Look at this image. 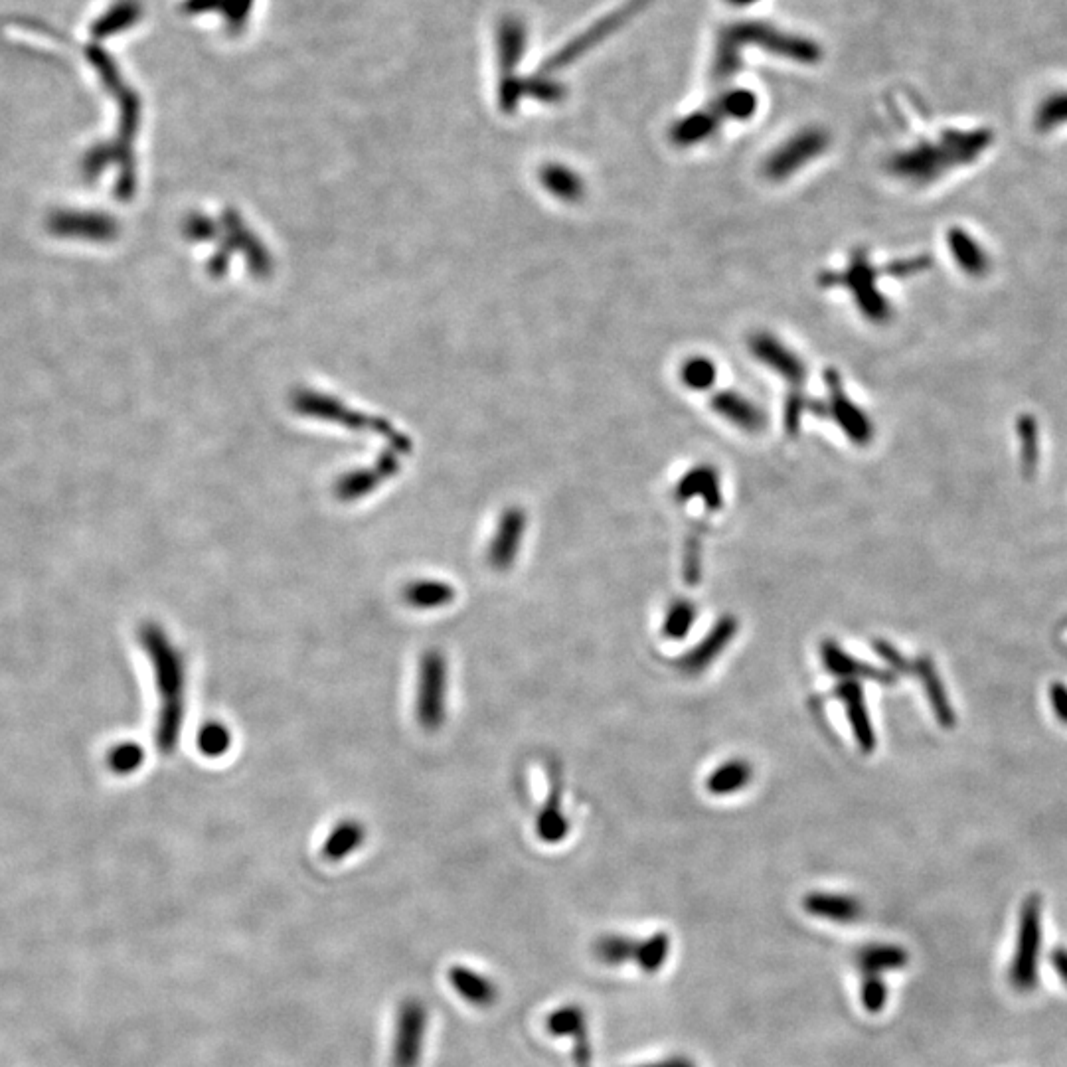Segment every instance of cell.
<instances>
[{
    "instance_id": "6da1fadb",
    "label": "cell",
    "mask_w": 1067,
    "mask_h": 1067,
    "mask_svg": "<svg viewBox=\"0 0 1067 1067\" xmlns=\"http://www.w3.org/2000/svg\"><path fill=\"white\" fill-rule=\"evenodd\" d=\"M745 46H759L769 54L799 64H817L822 58L819 44L809 38L783 32L779 28L769 26L767 22H736L720 34L712 66L714 80L728 82L738 74L741 66L739 54Z\"/></svg>"
},
{
    "instance_id": "7a4b0ae2",
    "label": "cell",
    "mask_w": 1067,
    "mask_h": 1067,
    "mask_svg": "<svg viewBox=\"0 0 1067 1067\" xmlns=\"http://www.w3.org/2000/svg\"><path fill=\"white\" fill-rule=\"evenodd\" d=\"M988 131H947L937 143L915 145L890 161V170L915 186L931 184L945 172L975 163L990 145Z\"/></svg>"
},
{
    "instance_id": "3957f363",
    "label": "cell",
    "mask_w": 1067,
    "mask_h": 1067,
    "mask_svg": "<svg viewBox=\"0 0 1067 1067\" xmlns=\"http://www.w3.org/2000/svg\"><path fill=\"white\" fill-rule=\"evenodd\" d=\"M151 653L157 664L159 688L165 698V708L161 716V745L166 751L176 745L178 730L182 724V694H184V668L178 653L172 649L161 631H153L149 637Z\"/></svg>"
},
{
    "instance_id": "277c9868",
    "label": "cell",
    "mask_w": 1067,
    "mask_h": 1067,
    "mask_svg": "<svg viewBox=\"0 0 1067 1067\" xmlns=\"http://www.w3.org/2000/svg\"><path fill=\"white\" fill-rule=\"evenodd\" d=\"M593 955L607 967H621L635 963L645 975H657L666 965L670 955V937L657 931L647 939H635L627 935H603L593 945Z\"/></svg>"
},
{
    "instance_id": "5b68a950",
    "label": "cell",
    "mask_w": 1067,
    "mask_h": 1067,
    "mask_svg": "<svg viewBox=\"0 0 1067 1067\" xmlns=\"http://www.w3.org/2000/svg\"><path fill=\"white\" fill-rule=\"evenodd\" d=\"M447 694H449V666L447 658L429 649L419 662L415 716L425 732H437L447 718Z\"/></svg>"
},
{
    "instance_id": "8992f818",
    "label": "cell",
    "mask_w": 1067,
    "mask_h": 1067,
    "mask_svg": "<svg viewBox=\"0 0 1067 1067\" xmlns=\"http://www.w3.org/2000/svg\"><path fill=\"white\" fill-rule=\"evenodd\" d=\"M878 271L868 259L866 249H856L848 259V267L842 273H830L821 279L822 285H840L852 291L862 315L874 323H884L890 317V303L876 287Z\"/></svg>"
},
{
    "instance_id": "52a82bcc",
    "label": "cell",
    "mask_w": 1067,
    "mask_h": 1067,
    "mask_svg": "<svg viewBox=\"0 0 1067 1067\" xmlns=\"http://www.w3.org/2000/svg\"><path fill=\"white\" fill-rule=\"evenodd\" d=\"M828 143H830L828 133L819 127L803 129L795 133L793 137H789L779 149H775L767 157L763 172L767 178L781 182L797 174L801 168H805V165H809L817 157H821Z\"/></svg>"
},
{
    "instance_id": "ba28073f",
    "label": "cell",
    "mask_w": 1067,
    "mask_h": 1067,
    "mask_svg": "<svg viewBox=\"0 0 1067 1067\" xmlns=\"http://www.w3.org/2000/svg\"><path fill=\"white\" fill-rule=\"evenodd\" d=\"M749 350L761 364L771 368L793 388H799L803 384L807 376V366L803 358L793 348H789L779 336H773L769 332H755L749 338Z\"/></svg>"
},
{
    "instance_id": "9c48e42d",
    "label": "cell",
    "mask_w": 1067,
    "mask_h": 1067,
    "mask_svg": "<svg viewBox=\"0 0 1067 1067\" xmlns=\"http://www.w3.org/2000/svg\"><path fill=\"white\" fill-rule=\"evenodd\" d=\"M427 1028V1010L421 1000L411 998L400 1006L398 1028L394 1038V1067H417L421 1058L423 1034Z\"/></svg>"
},
{
    "instance_id": "30bf717a",
    "label": "cell",
    "mask_w": 1067,
    "mask_h": 1067,
    "mask_svg": "<svg viewBox=\"0 0 1067 1067\" xmlns=\"http://www.w3.org/2000/svg\"><path fill=\"white\" fill-rule=\"evenodd\" d=\"M826 384H828V406L830 413L836 419V423L842 427L846 437L854 441L856 445H866L874 437V427L868 415L860 410L856 404H852L844 392V386L840 382V376L834 370L826 372Z\"/></svg>"
},
{
    "instance_id": "8fae6325",
    "label": "cell",
    "mask_w": 1067,
    "mask_h": 1067,
    "mask_svg": "<svg viewBox=\"0 0 1067 1067\" xmlns=\"http://www.w3.org/2000/svg\"><path fill=\"white\" fill-rule=\"evenodd\" d=\"M736 633H738L736 617H732V615L722 617L714 625V629L702 639V643L692 647L684 657L678 660V668L684 674H702L712 662H716V658L720 657L730 647V643L734 641Z\"/></svg>"
},
{
    "instance_id": "7c38bea8",
    "label": "cell",
    "mask_w": 1067,
    "mask_h": 1067,
    "mask_svg": "<svg viewBox=\"0 0 1067 1067\" xmlns=\"http://www.w3.org/2000/svg\"><path fill=\"white\" fill-rule=\"evenodd\" d=\"M834 694L836 698L844 702V712H846V718L850 722V728L854 732L858 747L864 753H872L876 749V732H874V726H872V720L866 708L864 688L860 680H854V678L842 680L836 686Z\"/></svg>"
},
{
    "instance_id": "4fadbf2b",
    "label": "cell",
    "mask_w": 1067,
    "mask_h": 1067,
    "mask_svg": "<svg viewBox=\"0 0 1067 1067\" xmlns=\"http://www.w3.org/2000/svg\"><path fill=\"white\" fill-rule=\"evenodd\" d=\"M1038 939H1040V905L1036 898H1032L1026 902L1024 911H1022L1020 947H1018V957L1012 969L1014 981L1018 986H1030V983L1034 981Z\"/></svg>"
},
{
    "instance_id": "5bb4252c",
    "label": "cell",
    "mask_w": 1067,
    "mask_h": 1067,
    "mask_svg": "<svg viewBox=\"0 0 1067 1067\" xmlns=\"http://www.w3.org/2000/svg\"><path fill=\"white\" fill-rule=\"evenodd\" d=\"M524 528H526V518L522 512L518 510L506 512L487 552V564L493 568L494 572H508L514 566L516 556L520 552L522 538H524Z\"/></svg>"
},
{
    "instance_id": "9a60e30c",
    "label": "cell",
    "mask_w": 1067,
    "mask_h": 1067,
    "mask_svg": "<svg viewBox=\"0 0 1067 1067\" xmlns=\"http://www.w3.org/2000/svg\"><path fill=\"white\" fill-rule=\"evenodd\" d=\"M546 1028L554 1036H572L575 1040V1067H591V1046L587 1034V1020L583 1010L575 1004L552 1012L546 1020Z\"/></svg>"
},
{
    "instance_id": "2e32d148",
    "label": "cell",
    "mask_w": 1067,
    "mask_h": 1067,
    "mask_svg": "<svg viewBox=\"0 0 1067 1067\" xmlns=\"http://www.w3.org/2000/svg\"><path fill=\"white\" fill-rule=\"evenodd\" d=\"M821 660L824 664V668L834 674V676H840V678H854V680H860V678H870V680H876V682H882V684H894L896 682V674L892 670H880V668H874L862 660H856L854 657H850L848 653H844L834 641L826 639L821 645Z\"/></svg>"
},
{
    "instance_id": "e0dca14e",
    "label": "cell",
    "mask_w": 1067,
    "mask_h": 1067,
    "mask_svg": "<svg viewBox=\"0 0 1067 1067\" xmlns=\"http://www.w3.org/2000/svg\"><path fill=\"white\" fill-rule=\"evenodd\" d=\"M536 832L546 844H558L570 834V822L562 811V777L554 767H550V793L536 819Z\"/></svg>"
},
{
    "instance_id": "ac0fdd59",
    "label": "cell",
    "mask_w": 1067,
    "mask_h": 1067,
    "mask_svg": "<svg viewBox=\"0 0 1067 1067\" xmlns=\"http://www.w3.org/2000/svg\"><path fill=\"white\" fill-rule=\"evenodd\" d=\"M803 909L819 919L832 923H854L864 915V905L856 896L811 892L803 898Z\"/></svg>"
},
{
    "instance_id": "d6986e66",
    "label": "cell",
    "mask_w": 1067,
    "mask_h": 1067,
    "mask_svg": "<svg viewBox=\"0 0 1067 1067\" xmlns=\"http://www.w3.org/2000/svg\"><path fill=\"white\" fill-rule=\"evenodd\" d=\"M911 670L921 680V686L925 690V696H927V700L931 704V710H933L939 726L947 728V730L953 728L955 726V712H953L951 700H949V696L945 692L943 680L937 674L935 662L929 657H919L911 664Z\"/></svg>"
},
{
    "instance_id": "ffe728a7",
    "label": "cell",
    "mask_w": 1067,
    "mask_h": 1067,
    "mask_svg": "<svg viewBox=\"0 0 1067 1067\" xmlns=\"http://www.w3.org/2000/svg\"><path fill=\"white\" fill-rule=\"evenodd\" d=\"M909 961L907 951L896 943H868L854 955V963L862 977H884L900 971Z\"/></svg>"
},
{
    "instance_id": "44dd1931",
    "label": "cell",
    "mask_w": 1067,
    "mask_h": 1067,
    "mask_svg": "<svg viewBox=\"0 0 1067 1067\" xmlns=\"http://www.w3.org/2000/svg\"><path fill=\"white\" fill-rule=\"evenodd\" d=\"M696 496H702L706 508L710 512H716L722 508V487H720V475L710 465H698L690 469L676 485V498L682 502H688Z\"/></svg>"
},
{
    "instance_id": "7402d4cb",
    "label": "cell",
    "mask_w": 1067,
    "mask_h": 1067,
    "mask_svg": "<svg viewBox=\"0 0 1067 1067\" xmlns=\"http://www.w3.org/2000/svg\"><path fill=\"white\" fill-rule=\"evenodd\" d=\"M712 410L741 431L755 433L765 425V413L738 392H722L712 400Z\"/></svg>"
},
{
    "instance_id": "603a6c76",
    "label": "cell",
    "mask_w": 1067,
    "mask_h": 1067,
    "mask_svg": "<svg viewBox=\"0 0 1067 1067\" xmlns=\"http://www.w3.org/2000/svg\"><path fill=\"white\" fill-rule=\"evenodd\" d=\"M947 244L955 257V263L961 267L963 273L979 277V275H985L990 269V257L985 247L981 246L969 232L953 228L947 234Z\"/></svg>"
},
{
    "instance_id": "cb8c5ba5",
    "label": "cell",
    "mask_w": 1067,
    "mask_h": 1067,
    "mask_svg": "<svg viewBox=\"0 0 1067 1067\" xmlns=\"http://www.w3.org/2000/svg\"><path fill=\"white\" fill-rule=\"evenodd\" d=\"M718 127L720 117L714 111H694L672 125L670 139L678 147H694L708 141Z\"/></svg>"
},
{
    "instance_id": "d4e9b609",
    "label": "cell",
    "mask_w": 1067,
    "mask_h": 1067,
    "mask_svg": "<svg viewBox=\"0 0 1067 1067\" xmlns=\"http://www.w3.org/2000/svg\"><path fill=\"white\" fill-rule=\"evenodd\" d=\"M449 981L453 988L473 1006L489 1008L493 1006L498 990L491 979L479 975L477 971H471L467 967H451Z\"/></svg>"
},
{
    "instance_id": "484cf974",
    "label": "cell",
    "mask_w": 1067,
    "mask_h": 1067,
    "mask_svg": "<svg viewBox=\"0 0 1067 1067\" xmlns=\"http://www.w3.org/2000/svg\"><path fill=\"white\" fill-rule=\"evenodd\" d=\"M455 589L447 581L419 579L404 587V601L419 611H433L455 601Z\"/></svg>"
},
{
    "instance_id": "4316f807",
    "label": "cell",
    "mask_w": 1067,
    "mask_h": 1067,
    "mask_svg": "<svg viewBox=\"0 0 1067 1067\" xmlns=\"http://www.w3.org/2000/svg\"><path fill=\"white\" fill-rule=\"evenodd\" d=\"M753 779V767L745 759H730L722 763L716 771H712L706 779L708 793L716 797L734 795L741 789H745Z\"/></svg>"
},
{
    "instance_id": "83f0119b",
    "label": "cell",
    "mask_w": 1067,
    "mask_h": 1067,
    "mask_svg": "<svg viewBox=\"0 0 1067 1067\" xmlns=\"http://www.w3.org/2000/svg\"><path fill=\"white\" fill-rule=\"evenodd\" d=\"M366 840V828L354 819L338 822L329 832L323 844V856L329 862H340L354 854Z\"/></svg>"
},
{
    "instance_id": "f1b7e54d",
    "label": "cell",
    "mask_w": 1067,
    "mask_h": 1067,
    "mask_svg": "<svg viewBox=\"0 0 1067 1067\" xmlns=\"http://www.w3.org/2000/svg\"><path fill=\"white\" fill-rule=\"evenodd\" d=\"M526 48V26L516 16H508L500 22L498 28V56L500 68L504 74H510L512 68L520 62Z\"/></svg>"
},
{
    "instance_id": "f546056e",
    "label": "cell",
    "mask_w": 1067,
    "mask_h": 1067,
    "mask_svg": "<svg viewBox=\"0 0 1067 1067\" xmlns=\"http://www.w3.org/2000/svg\"><path fill=\"white\" fill-rule=\"evenodd\" d=\"M698 617V607L688 599L674 601L662 621V635L668 641H682Z\"/></svg>"
},
{
    "instance_id": "4dcf8cb0",
    "label": "cell",
    "mask_w": 1067,
    "mask_h": 1067,
    "mask_svg": "<svg viewBox=\"0 0 1067 1067\" xmlns=\"http://www.w3.org/2000/svg\"><path fill=\"white\" fill-rule=\"evenodd\" d=\"M757 111V97L747 89H732L720 95V99L714 103V113L720 117L747 121Z\"/></svg>"
},
{
    "instance_id": "1f68e13d",
    "label": "cell",
    "mask_w": 1067,
    "mask_h": 1067,
    "mask_svg": "<svg viewBox=\"0 0 1067 1067\" xmlns=\"http://www.w3.org/2000/svg\"><path fill=\"white\" fill-rule=\"evenodd\" d=\"M1036 127L1042 133L1067 125V91H1056L1036 109Z\"/></svg>"
},
{
    "instance_id": "d6a6232c",
    "label": "cell",
    "mask_w": 1067,
    "mask_h": 1067,
    "mask_svg": "<svg viewBox=\"0 0 1067 1067\" xmlns=\"http://www.w3.org/2000/svg\"><path fill=\"white\" fill-rule=\"evenodd\" d=\"M682 382L690 390H708L716 382V364L706 356H694L682 366Z\"/></svg>"
},
{
    "instance_id": "836d02e7",
    "label": "cell",
    "mask_w": 1067,
    "mask_h": 1067,
    "mask_svg": "<svg viewBox=\"0 0 1067 1067\" xmlns=\"http://www.w3.org/2000/svg\"><path fill=\"white\" fill-rule=\"evenodd\" d=\"M232 745L230 730L220 722H210L198 732V747L206 757H220Z\"/></svg>"
},
{
    "instance_id": "e575fe53",
    "label": "cell",
    "mask_w": 1067,
    "mask_h": 1067,
    "mask_svg": "<svg viewBox=\"0 0 1067 1067\" xmlns=\"http://www.w3.org/2000/svg\"><path fill=\"white\" fill-rule=\"evenodd\" d=\"M860 1002L862 1008L870 1014H878L888 1004V985L884 977H862L860 983Z\"/></svg>"
},
{
    "instance_id": "d590c367",
    "label": "cell",
    "mask_w": 1067,
    "mask_h": 1067,
    "mask_svg": "<svg viewBox=\"0 0 1067 1067\" xmlns=\"http://www.w3.org/2000/svg\"><path fill=\"white\" fill-rule=\"evenodd\" d=\"M143 761V751L137 747V745H121L113 751L111 755V763H113V769L115 771H121V773H131L135 771Z\"/></svg>"
},
{
    "instance_id": "8d00e7d4",
    "label": "cell",
    "mask_w": 1067,
    "mask_h": 1067,
    "mask_svg": "<svg viewBox=\"0 0 1067 1067\" xmlns=\"http://www.w3.org/2000/svg\"><path fill=\"white\" fill-rule=\"evenodd\" d=\"M700 568H702L700 542L692 538V540H688V546H686V552H684V566H682L684 581L688 585H698L700 583Z\"/></svg>"
},
{
    "instance_id": "74e56055",
    "label": "cell",
    "mask_w": 1067,
    "mask_h": 1067,
    "mask_svg": "<svg viewBox=\"0 0 1067 1067\" xmlns=\"http://www.w3.org/2000/svg\"><path fill=\"white\" fill-rule=\"evenodd\" d=\"M874 649L880 657L884 658L888 664H890V670L894 674H909L911 672V662L905 660V658L898 653V649L894 645H890L888 641H874Z\"/></svg>"
},
{
    "instance_id": "f35d334b",
    "label": "cell",
    "mask_w": 1067,
    "mask_h": 1067,
    "mask_svg": "<svg viewBox=\"0 0 1067 1067\" xmlns=\"http://www.w3.org/2000/svg\"><path fill=\"white\" fill-rule=\"evenodd\" d=\"M526 85H528V87H522V91L526 89V91H530V93H534V95H538V97H542V99H548V101H556V99L562 97V93H564V89H562L560 83L548 82V80H542V78H540V80L534 78V80H530Z\"/></svg>"
},
{
    "instance_id": "ab89813d",
    "label": "cell",
    "mask_w": 1067,
    "mask_h": 1067,
    "mask_svg": "<svg viewBox=\"0 0 1067 1067\" xmlns=\"http://www.w3.org/2000/svg\"><path fill=\"white\" fill-rule=\"evenodd\" d=\"M1050 702L1052 710L1058 716L1062 724H1067V686L1066 684H1052L1050 688Z\"/></svg>"
},
{
    "instance_id": "60d3db41",
    "label": "cell",
    "mask_w": 1067,
    "mask_h": 1067,
    "mask_svg": "<svg viewBox=\"0 0 1067 1067\" xmlns=\"http://www.w3.org/2000/svg\"><path fill=\"white\" fill-rule=\"evenodd\" d=\"M251 2L253 0H226V12H228V18L234 26L242 24L249 14V8H251Z\"/></svg>"
},
{
    "instance_id": "b9f144b4",
    "label": "cell",
    "mask_w": 1067,
    "mask_h": 1067,
    "mask_svg": "<svg viewBox=\"0 0 1067 1067\" xmlns=\"http://www.w3.org/2000/svg\"><path fill=\"white\" fill-rule=\"evenodd\" d=\"M641 1067H696V1066H694V1064H692V1062H690V1060H688V1058H684V1056H670V1058H666V1060H660V1062H657V1064H649V1066H641Z\"/></svg>"
},
{
    "instance_id": "7bdbcfd3",
    "label": "cell",
    "mask_w": 1067,
    "mask_h": 1067,
    "mask_svg": "<svg viewBox=\"0 0 1067 1067\" xmlns=\"http://www.w3.org/2000/svg\"><path fill=\"white\" fill-rule=\"evenodd\" d=\"M220 4H224V0H192L194 10H212Z\"/></svg>"
},
{
    "instance_id": "ee69618b",
    "label": "cell",
    "mask_w": 1067,
    "mask_h": 1067,
    "mask_svg": "<svg viewBox=\"0 0 1067 1067\" xmlns=\"http://www.w3.org/2000/svg\"><path fill=\"white\" fill-rule=\"evenodd\" d=\"M728 2H732V4H736V6H747V4H753V2H757V0H728Z\"/></svg>"
}]
</instances>
